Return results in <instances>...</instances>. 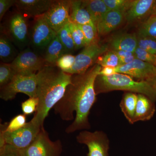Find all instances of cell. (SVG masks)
Masks as SVG:
<instances>
[{
  "label": "cell",
  "mask_w": 156,
  "mask_h": 156,
  "mask_svg": "<svg viewBox=\"0 0 156 156\" xmlns=\"http://www.w3.org/2000/svg\"><path fill=\"white\" fill-rule=\"evenodd\" d=\"M101 66L97 64L82 74L72 75L63 97L54 107V112L63 121H72L66 129L67 134L90 129L89 116L96 102L95 80Z\"/></svg>",
  "instance_id": "1"
},
{
  "label": "cell",
  "mask_w": 156,
  "mask_h": 156,
  "mask_svg": "<svg viewBox=\"0 0 156 156\" xmlns=\"http://www.w3.org/2000/svg\"><path fill=\"white\" fill-rule=\"evenodd\" d=\"M37 97L39 104L33 119L44 126L50 110L64 96L71 82L72 75L64 72L55 65L46 64L37 73Z\"/></svg>",
  "instance_id": "2"
},
{
  "label": "cell",
  "mask_w": 156,
  "mask_h": 156,
  "mask_svg": "<svg viewBox=\"0 0 156 156\" xmlns=\"http://www.w3.org/2000/svg\"><path fill=\"white\" fill-rule=\"evenodd\" d=\"M96 94L115 90L138 93L147 96L154 102L156 100V89L153 83L144 81H136L130 76L116 73L110 76L98 75L95 80Z\"/></svg>",
  "instance_id": "3"
},
{
  "label": "cell",
  "mask_w": 156,
  "mask_h": 156,
  "mask_svg": "<svg viewBox=\"0 0 156 156\" xmlns=\"http://www.w3.org/2000/svg\"><path fill=\"white\" fill-rule=\"evenodd\" d=\"M33 118L25 126L13 132L0 131V148L5 144L14 147L20 150H23L32 143L42 128Z\"/></svg>",
  "instance_id": "4"
},
{
  "label": "cell",
  "mask_w": 156,
  "mask_h": 156,
  "mask_svg": "<svg viewBox=\"0 0 156 156\" xmlns=\"http://www.w3.org/2000/svg\"><path fill=\"white\" fill-rule=\"evenodd\" d=\"M37 74H17L9 84L1 87L0 98L5 101L12 100L18 93L37 97Z\"/></svg>",
  "instance_id": "5"
},
{
  "label": "cell",
  "mask_w": 156,
  "mask_h": 156,
  "mask_svg": "<svg viewBox=\"0 0 156 156\" xmlns=\"http://www.w3.org/2000/svg\"><path fill=\"white\" fill-rule=\"evenodd\" d=\"M21 151L23 156H60L62 145L59 140H51L48 132L43 128L32 143Z\"/></svg>",
  "instance_id": "6"
},
{
  "label": "cell",
  "mask_w": 156,
  "mask_h": 156,
  "mask_svg": "<svg viewBox=\"0 0 156 156\" xmlns=\"http://www.w3.org/2000/svg\"><path fill=\"white\" fill-rule=\"evenodd\" d=\"M10 64L16 74L28 75L36 74L46 63L44 57L28 48L20 52Z\"/></svg>",
  "instance_id": "7"
},
{
  "label": "cell",
  "mask_w": 156,
  "mask_h": 156,
  "mask_svg": "<svg viewBox=\"0 0 156 156\" xmlns=\"http://www.w3.org/2000/svg\"><path fill=\"white\" fill-rule=\"evenodd\" d=\"M108 50L107 45L101 44L98 42L86 46L76 56L74 64L66 73L71 75L84 73L96 62L98 57L107 52Z\"/></svg>",
  "instance_id": "8"
},
{
  "label": "cell",
  "mask_w": 156,
  "mask_h": 156,
  "mask_svg": "<svg viewBox=\"0 0 156 156\" xmlns=\"http://www.w3.org/2000/svg\"><path fill=\"white\" fill-rule=\"evenodd\" d=\"M77 141L88 147L87 156H108L110 141L103 131H83L76 136Z\"/></svg>",
  "instance_id": "9"
},
{
  "label": "cell",
  "mask_w": 156,
  "mask_h": 156,
  "mask_svg": "<svg viewBox=\"0 0 156 156\" xmlns=\"http://www.w3.org/2000/svg\"><path fill=\"white\" fill-rule=\"evenodd\" d=\"M56 36L57 33L45 21L43 15L35 17L30 37V43L35 51H45Z\"/></svg>",
  "instance_id": "10"
},
{
  "label": "cell",
  "mask_w": 156,
  "mask_h": 156,
  "mask_svg": "<svg viewBox=\"0 0 156 156\" xmlns=\"http://www.w3.org/2000/svg\"><path fill=\"white\" fill-rule=\"evenodd\" d=\"M7 34L11 41L18 48L23 49L28 44L29 33L28 23L26 17L18 12L10 17L7 25Z\"/></svg>",
  "instance_id": "11"
},
{
  "label": "cell",
  "mask_w": 156,
  "mask_h": 156,
  "mask_svg": "<svg viewBox=\"0 0 156 156\" xmlns=\"http://www.w3.org/2000/svg\"><path fill=\"white\" fill-rule=\"evenodd\" d=\"M71 1H55L49 10L43 15L45 21L56 33L70 21Z\"/></svg>",
  "instance_id": "12"
},
{
  "label": "cell",
  "mask_w": 156,
  "mask_h": 156,
  "mask_svg": "<svg viewBox=\"0 0 156 156\" xmlns=\"http://www.w3.org/2000/svg\"><path fill=\"white\" fill-rule=\"evenodd\" d=\"M115 69L116 73L125 74L138 81H147L154 85L156 81V66L137 58L128 64L119 66Z\"/></svg>",
  "instance_id": "13"
},
{
  "label": "cell",
  "mask_w": 156,
  "mask_h": 156,
  "mask_svg": "<svg viewBox=\"0 0 156 156\" xmlns=\"http://www.w3.org/2000/svg\"><path fill=\"white\" fill-rule=\"evenodd\" d=\"M53 0H16L15 5L18 12L28 17L44 15L55 2Z\"/></svg>",
  "instance_id": "14"
},
{
  "label": "cell",
  "mask_w": 156,
  "mask_h": 156,
  "mask_svg": "<svg viewBox=\"0 0 156 156\" xmlns=\"http://www.w3.org/2000/svg\"><path fill=\"white\" fill-rule=\"evenodd\" d=\"M156 2L154 0L131 1L124 13V17L129 23L135 22L144 18L148 14L151 15Z\"/></svg>",
  "instance_id": "15"
},
{
  "label": "cell",
  "mask_w": 156,
  "mask_h": 156,
  "mask_svg": "<svg viewBox=\"0 0 156 156\" xmlns=\"http://www.w3.org/2000/svg\"><path fill=\"white\" fill-rule=\"evenodd\" d=\"M154 102L147 96L138 94L134 124L139 121H148L153 117L156 111Z\"/></svg>",
  "instance_id": "16"
},
{
  "label": "cell",
  "mask_w": 156,
  "mask_h": 156,
  "mask_svg": "<svg viewBox=\"0 0 156 156\" xmlns=\"http://www.w3.org/2000/svg\"><path fill=\"white\" fill-rule=\"evenodd\" d=\"M124 17L121 11H108L96 26L98 34L105 35L114 30L122 23Z\"/></svg>",
  "instance_id": "17"
},
{
  "label": "cell",
  "mask_w": 156,
  "mask_h": 156,
  "mask_svg": "<svg viewBox=\"0 0 156 156\" xmlns=\"http://www.w3.org/2000/svg\"><path fill=\"white\" fill-rule=\"evenodd\" d=\"M138 37L135 34H122L114 37L111 41L112 50L134 53L137 47Z\"/></svg>",
  "instance_id": "18"
},
{
  "label": "cell",
  "mask_w": 156,
  "mask_h": 156,
  "mask_svg": "<svg viewBox=\"0 0 156 156\" xmlns=\"http://www.w3.org/2000/svg\"><path fill=\"white\" fill-rule=\"evenodd\" d=\"M70 21L78 25L93 24L89 11L84 5L83 1H72Z\"/></svg>",
  "instance_id": "19"
},
{
  "label": "cell",
  "mask_w": 156,
  "mask_h": 156,
  "mask_svg": "<svg viewBox=\"0 0 156 156\" xmlns=\"http://www.w3.org/2000/svg\"><path fill=\"white\" fill-rule=\"evenodd\" d=\"M83 3L89 11L95 27L109 11L103 0L83 1Z\"/></svg>",
  "instance_id": "20"
},
{
  "label": "cell",
  "mask_w": 156,
  "mask_h": 156,
  "mask_svg": "<svg viewBox=\"0 0 156 156\" xmlns=\"http://www.w3.org/2000/svg\"><path fill=\"white\" fill-rule=\"evenodd\" d=\"M65 54L67 53L64 46L56 36L46 48L44 58L46 64L55 66L56 61Z\"/></svg>",
  "instance_id": "21"
},
{
  "label": "cell",
  "mask_w": 156,
  "mask_h": 156,
  "mask_svg": "<svg viewBox=\"0 0 156 156\" xmlns=\"http://www.w3.org/2000/svg\"><path fill=\"white\" fill-rule=\"evenodd\" d=\"M138 94L133 92H128L125 93L122 99L120 104V107L123 114L131 124H134L133 120L136 103H137Z\"/></svg>",
  "instance_id": "22"
},
{
  "label": "cell",
  "mask_w": 156,
  "mask_h": 156,
  "mask_svg": "<svg viewBox=\"0 0 156 156\" xmlns=\"http://www.w3.org/2000/svg\"><path fill=\"white\" fill-rule=\"evenodd\" d=\"M19 53L9 37L1 33L0 37V58L2 62L11 63Z\"/></svg>",
  "instance_id": "23"
},
{
  "label": "cell",
  "mask_w": 156,
  "mask_h": 156,
  "mask_svg": "<svg viewBox=\"0 0 156 156\" xmlns=\"http://www.w3.org/2000/svg\"><path fill=\"white\" fill-rule=\"evenodd\" d=\"M57 36L64 46L67 54H69L75 50V45L70 30L69 23L58 31L57 33Z\"/></svg>",
  "instance_id": "24"
},
{
  "label": "cell",
  "mask_w": 156,
  "mask_h": 156,
  "mask_svg": "<svg viewBox=\"0 0 156 156\" xmlns=\"http://www.w3.org/2000/svg\"><path fill=\"white\" fill-rule=\"evenodd\" d=\"M138 36L156 40V16L151 15L140 26Z\"/></svg>",
  "instance_id": "25"
},
{
  "label": "cell",
  "mask_w": 156,
  "mask_h": 156,
  "mask_svg": "<svg viewBox=\"0 0 156 156\" xmlns=\"http://www.w3.org/2000/svg\"><path fill=\"white\" fill-rule=\"evenodd\" d=\"M95 63L102 67L116 68L121 65L119 57L113 50L107 51L99 56Z\"/></svg>",
  "instance_id": "26"
},
{
  "label": "cell",
  "mask_w": 156,
  "mask_h": 156,
  "mask_svg": "<svg viewBox=\"0 0 156 156\" xmlns=\"http://www.w3.org/2000/svg\"><path fill=\"white\" fill-rule=\"evenodd\" d=\"M26 115H17L13 118L9 123L1 124V130L5 132H13L24 127L27 124Z\"/></svg>",
  "instance_id": "27"
},
{
  "label": "cell",
  "mask_w": 156,
  "mask_h": 156,
  "mask_svg": "<svg viewBox=\"0 0 156 156\" xmlns=\"http://www.w3.org/2000/svg\"><path fill=\"white\" fill-rule=\"evenodd\" d=\"M69 27L73 40L75 45L76 49H80L86 47L87 44L86 39L83 33L79 26L70 21Z\"/></svg>",
  "instance_id": "28"
},
{
  "label": "cell",
  "mask_w": 156,
  "mask_h": 156,
  "mask_svg": "<svg viewBox=\"0 0 156 156\" xmlns=\"http://www.w3.org/2000/svg\"><path fill=\"white\" fill-rule=\"evenodd\" d=\"M10 63L2 62L0 65V87L5 86L16 75Z\"/></svg>",
  "instance_id": "29"
},
{
  "label": "cell",
  "mask_w": 156,
  "mask_h": 156,
  "mask_svg": "<svg viewBox=\"0 0 156 156\" xmlns=\"http://www.w3.org/2000/svg\"><path fill=\"white\" fill-rule=\"evenodd\" d=\"M77 25L83 33L87 46L98 42V34L95 25L90 24Z\"/></svg>",
  "instance_id": "30"
},
{
  "label": "cell",
  "mask_w": 156,
  "mask_h": 156,
  "mask_svg": "<svg viewBox=\"0 0 156 156\" xmlns=\"http://www.w3.org/2000/svg\"><path fill=\"white\" fill-rule=\"evenodd\" d=\"M76 56L71 54H65L56 61L55 66L64 72L66 73L72 68L75 62Z\"/></svg>",
  "instance_id": "31"
},
{
  "label": "cell",
  "mask_w": 156,
  "mask_h": 156,
  "mask_svg": "<svg viewBox=\"0 0 156 156\" xmlns=\"http://www.w3.org/2000/svg\"><path fill=\"white\" fill-rule=\"evenodd\" d=\"M137 47L149 53L156 55V40L146 37H138Z\"/></svg>",
  "instance_id": "32"
},
{
  "label": "cell",
  "mask_w": 156,
  "mask_h": 156,
  "mask_svg": "<svg viewBox=\"0 0 156 156\" xmlns=\"http://www.w3.org/2000/svg\"><path fill=\"white\" fill-rule=\"evenodd\" d=\"M109 11H121L125 13L131 1L128 0H103Z\"/></svg>",
  "instance_id": "33"
},
{
  "label": "cell",
  "mask_w": 156,
  "mask_h": 156,
  "mask_svg": "<svg viewBox=\"0 0 156 156\" xmlns=\"http://www.w3.org/2000/svg\"><path fill=\"white\" fill-rule=\"evenodd\" d=\"M38 104V98L29 97L28 99L21 104V108L23 114L27 115L35 113Z\"/></svg>",
  "instance_id": "34"
},
{
  "label": "cell",
  "mask_w": 156,
  "mask_h": 156,
  "mask_svg": "<svg viewBox=\"0 0 156 156\" xmlns=\"http://www.w3.org/2000/svg\"><path fill=\"white\" fill-rule=\"evenodd\" d=\"M136 58L156 66V55L137 47L134 52Z\"/></svg>",
  "instance_id": "35"
},
{
  "label": "cell",
  "mask_w": 156,
  "mask_h": 156,
  "mask_svg": "<svg viewBox=\"0 0 156 156\" xmlns=\"http://www.w3.org/2000/svg\"><path fill=\"white\" fill-rule=\"evenodd\" d=\"M119 57L121 65L128 64L136 58L134 53L121 50H113Z\"/></svg>",
  "instance_id": "36"
},
{
  "label": "cell",
  "mask_w": 156,
  "mask_h": 156,
  "mask_svg": "<svg viewBox=\"0 0 156 156\" xmlns=\"http://www.w3.org/2000/svg\"><path fill=\"white\" fill-rule=\"evenodd\" d=\"M0 156H23L21 150L12 146L5 144L0 148Z\"/></svg>",
  "instance_id": "37"
},
{
  "label": "cell",
  "mask_w": 156,
  "mask_h": 156,
  "mask_svg": "<svg viewBox=\"0 0 156 156\" xmlns=\"http://www.w3.org/2000/svg\"><path fill=\"white\" fill-rule=\"evenodd\" d=\"M16 0H1L0 1V20H2L8 10L13 5Z\"/></svg>",
  "instance_id": "38"
},
{
  "label": "cell",
  "mask_w": 156,
  "mask_h": 156,
  "mask_svg": "<svg viewBox=\"0 0 156 156\" xmlns=\"http://www.w3.org/2000/svg\"><path fill=\"white\" fill-rule=\"evenodd\" d=\"M116 73L115 68L112 67H105L101 68L99 75L102 76H110Z\"/></svg>",
  "instance_id": "39"
},
{
  "label": "cell",
  "mask_w": 156,
  "mask_h": 156,
  "mask_svg": "<svg viewBox=\"0 0 156 156\" xmlns=\"http://www.w3.org/2000/svg\"><path fill=\"white\" fill-rule=\"evenodd\" d=\"M151 15H153V16H156V2L154 6Z\"/></svg>",
  "instance_id": "40"
},
{
  "label": "cell",
  "mask_w": 156,
  "mask_h": 156,
  "mask_svg": "<svg viewBox=\"0 0 156 156\" xmlns=\"http://www.w3.org/2000/svg\"><path fill=\"white\" fill-rule=\"evenodd\" d=\"M154 86H155V88L156 89V81L155 82V83H154Z\"/></svg>",
  "instance_id": "41"
},
{
  "label": "cell",
  "mask_w": 156,
  "mask_h": 156,
  "mask_svg": "<svg viewBox=\"0 0 156 156\" xmlns=\"http://www.w3.org/2000/svg\"></svg>",
  "instance_id": "42"
}]
</instances>
